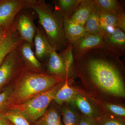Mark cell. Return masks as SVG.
Instances as JSON below:
<instances>
[{
	"instance_id": "obj_12",
	"label": "cell",
	"mask_w": 125,
	"mask_h": 125,
	"mask_svg": "<svg viewBox=\"0 0 125 125\" xmlns=\"http://www.w3.org/2000/svg\"><path fill=\"white\" fill-rule=\"evenodd\" d=\"M48 57L47 64L48 74L63 78L66 76L69 77L70 73L64 61L55 48L52 50Z\"/></svg>"
},
{
	"instance_id": "obj_14",
	"label": "cell",
	"mask_w": 125,
	"mask_h": 125,
	"mask_svg": "<svg viewBox=\"0 0 125 125\" xmlns=\"http://www.w3.org/2000/svg\"><path fill=\"white\" fill-rule=\"evenodd\" d=\"M33 45L35 49L34 54L38 60L48 56L54 48L49 43L45 33L37 28L34 38Z\"/></svg>"
},
{
	"instance_id": "obj_20",
	"label": "cell",
	"mask_w": 125,
	"mask_h": 125,
	"mask_svg": "<svg viewBox=\"0 0 125 125\" xmlns=\"http://www.w3.org/2000/svg\"><path fill=\"white\" fill-rule=\"evenodd\" d=\"M94 7L99 12H107L117 15L125 12L122 5L116 0H94Z\"/></svg>"
},
{
	"instance_id": "obj_31",
	"label": "cell",
	"mask_w": 125,
	"mask_h": 125,
	"mask_svg": "<svg viewBox=\"0 0 125 125\" xmlns=\"http://www.w3.org/2000/svg\"><path fill=\"white\" fill-rule=\"evenodd\" d=\"M10 29H7L4 27H0V42L3 40Z\"/></svg>"
},
{
	"instance_id": "obj_26",
	"label": "cell",
	"mask_w": 125,
	"mask_h": 125,
	"mask_svg": "<svg viewBox=\"0 0 125 125\" xmlns=\"http://www.w3.org/2000/svg\"><path fill=\"white\" fill-rule=\"evenodd\" d=\"M4 115L13 125H31L27 118L18 111L8 110Z\"/></svg>"
},
{
	"instance_id": "obj_16",
	"label": "cell",
	"mask_w": 125,
	"mask_h": 125,
	"mask_svg": "<svg viewBox=\"0 0 125 125\" xmlns=\"http://www.w3.org/2000/svg\"><path fill=\"white\" fill-rule=\"evenodd\" d=\"M94 7V0H81L76 10L69 18L70 19L77 24L84 27Z\"/></svg>"
},
{
	"instance_id": "obj_24",
	"label": "cell",
	"mask_w": 125,
	"mask_h": 125,
	"mask_svg": "<svg viewBox=\"0 0 125 125\" xmlns=\"http://www.w3.org/2000/svg\"><path fill=\"white\" fill-rule=\"evenodd\" d=\"M84 27L88 34L103 35L100 27L98 11L94 6L86 21Z\"/></svg>"
},
{
	"instance_id": "obj_32",
	"label": "cell",
	"mask_w": 125,
	"mask_h": 125,
	"mask_svg": "<svg viewBox=\"0 0 125 125\" xmlns=\"http://www.w3.org/2000/svg\"></svg>"
},
{
	"instance_id": "obj_2",
	"label": "cell",
	"mask_w": 125,
	"mask_h": 125,
	"mask_svg": "<svg viewBox=\"0 0 125 125\" xmlns=\"http://www.w3.org/2000/svg\"><path fill=\"white\" fill-rule=\"evenodd\" d=\"M65 78L44 73H36L24 68L16 78L14 87L7 103L10 106L20 105L51 88Z\"/></svg>"
},
{
	"instance_id": "obj_3",
	"label": "cell",
	"mask_w": 125,
	"mask_h": 125,
	"mask_svg": "<svg viewBox=\"0 0 125 125\" xmlns=\"http://www.w3.org/2000/svg\"><path fill=\"white\" fill-rule=\"evenodd\" d=\"M27 8L32 9L37 14L39 23L52 46L57 50L66 45L61 16L52 11L43 0H27Z\"/></svg>"
},
{
	"instance_id": "obj_21",
	"label": "cell",
	"mask_w": 125,
	"mask_h": 125,
	"mask_svg": "<svg viewBox=\"0 0 125 125\" xmlns=\"http://www.w3.org/2000/svg\"><path fill=\"white\" fill-rule=\"evenodd\" d=\"M81 0H58L56 1V12L64 18H70Z\"/></svg>"
},
{
	"instance_id": "obj_6",
	"label": "cell",
	"mask_w": 125,
	"mask_h": 125,
	"mask_svg": "<svg viewBox=\"0 0 125 125\" xmlns=\"http://www.w3.org/2000/svg\"><path fill=\"white\" fill-rule=\"evenodd\" d=\"M78 88V93L67 104L78 110L81 115L96 121L101 116V113L89 95L83 89Z\"/></svg>"
},
{
	"instance_id": "obj_29",
	"label": "cell",
	"mask_w": 125,
	"mask_h": 125,
	"mask_svg": "<svg viewBox=\"0 0 125 125\" xmlns=\"http://www.w3.org/2000/svg\"><path fill=\"white\" fill-rule=\"evenodd\" d=\"M79 125H96V121L81 114Z\"/></svg>"
},
{
	"instance_id": "obj_28",
	"label": "cell",
	"mask_w": 125,
	"mask_h": 125,
	"mask_svg": "<svg viewBox=\"0 0 125 125\" xmlns=\"http://www.w3.org/2000/svg\"><path fill=\"white\" fill-rule=\"evenodd\" d=\"M96 125H125V120L101 115L96 121Z\"/></svg>"
},
{
	"instance_id": "obj_22",
	"label": "cell",
	"mask_w": 125,
	"mask_h": 125,
	"mask_svg": "<svg viewBox=\"0 0 125 125\" xmlns=\"http://www.w3.org/2000/svg\"><path fill=\"white\" fill-rule=\"evenodd\" d=\"M31 125H64L60 115L54 107L47 109L42 116Z\"/></svg>"
},
{
	"instance_id": "obj_13",
	"label": "cell",
	"mask_w": 125,
	"mask_h": 125,
	"mask_svg": "<svg viewBox=\"0 0 125 125\" xmlns=\"http://www.w3.org/2000/svg\"><path fill=\"white\" fill-rule=\"evenodd\" d=\"M105 38V48L118 53L121 56L125 52V32L120 29H116Z\"/></svg>"
},
{
	"instance_id": "obj_27",
	"label": "cell",
	"mask_w": 125,
	"mask_h": 125,
	"mask_svg": "<svg viewBox=\"0 0 125 125\" xmlns=\"http://www.w3.org/2000/svg\"><path fill=\"white\" fill-rule=\"evenodd\" d=\"M12 89L10 87H7L0 91V114H4L7 111V103Z\"/></svg>"
},
{
	"instance_id": "obj_7",
	"label": "cell",
	"mask_w": 125,
	"mask_h": 125,
	"mask_svg": "<svg viewBox=\"0 0 125 125\" xmlns=\"http://www.w3.org/2000/svg\"><path fill=\"white\" fill-rule=\"evenodd\" d=\"M27 8V0H0V27L11 28L18 14Z\"/></svg>"
},
{
	"instance_id": "obj_19",
	"label": "cell",
	"mask_w": 125,
	"mask_h": 125,
	"mask_svg": "<svg viewBox=\"0 0 125 125\" xmlns=\"http://www.w3.org/2000/svg\"><path fill=\"white\" fill-rule=\"evenodd\" d=\"M78 92V87L70 86L69 76H66L64 83L56 94L54 100L58 105L69 103Z\"/></svg>"
},
{
	"instance_id": "obj_15",
	"label": "cell",
	"mask_w": 125,
	"mask_h": 125,
	"mask_svg": "<svg viewBox=\"0 0 125 125\" xmlns=\"http://www.w3.org/2000/svg\"><path fill=\"white\" fill-rule=\"evenodd\" d=\"M63 19L65 36L69 42L73 44L88 34L84 27L72 22L69 18Z\"/></svg>"
},
{
	"instance_id": "obj_9",
	"label": "cell",
	"mask_w": 125,
	"mask_h": 125,
	"mask_svg": "<svg viewBox=\"0 0 125 125\" xmlns=\"http://www.w3.org/2000/svg\"><path fill=\"white\" fill-rule=\"evenodd\" d=\"M105 48V38L101 34H87L78 42L73 44L74 58L79 56L91 49Z\"/></svg>"
},
{
	"instance_id": "obj_30",
	"label": "cell",
	"mask_w": 125,
	"mask_h": 125,
	"mask_svg": "<svg viewBox=\"0 0 125 125\" xmlns=\"http://www.w3.org/2000/svg\"><path fill=\"white\" fill-rule=\"evenodd\" d=\"M0 125H12L5 116L4 114H0Z\"/></svg>"
},
{
	"instance_id": "obj_8",
	"label": "cell",
	"mask_w": 125,
	"mask_h": 125,
	"mask_svg": "<svg viewBox=\"0 0 125 125\" xmlns=\"http://www.w3.org/2000/svg\"><path fill=\"white\" fill-rule=\"evenodd\" d=\"M15 21H14L11 28L12 31H18L21 39L23 42L29 43L33 47V39L37 28L33 20L28 14L24 13L19 14Z\"/></svg>"
},
{
	"instance_id": "obj_11",
	"label": "cell",
	"mask_w": 125,
	"mask_h": 125,
	"mask_svg": "<svg viewBox=\"0 0 125 125\" xmlns=\"http://www.w3.org/2000/svg\"><path fill=\"white\" fill-rule=\"evenodd\" d=\"M90 96L97 106L101 115L125 120V108L124 105L120 104L99 101Z\"/></svg>"
},
{
	"instance_id": "obj_17",
	"label": "cell",
	"mask_w": 125,
	"mask_h": 125,
	"mask_svg": "<svg viewBox=\"0 0 125 125\" xmlns=\"http://www.w3.org/2000/svg\"><path fill=\"white\" fill-rule=\"evenodd\" d=\"M22 42L16 32L9 30L0 42V65L7 54L17 47Z\"/></svg>"
},
{
	"instance_id": "obj_4",
	"label": "cell",
	"mask_w": 125,
	"mask_h": 125,
	"mask_svg": "<svg viewBox=\"0 0 125 125\" xmlns=\"http://www.w3.org/2000/svg\"><path fill=\"white\" fill-rule=\"evenodd\" d=\"M65 80L23 103L10 106L7 108V111H18L32 125L46 111L49 104L54 100L56 94L63 85Z\"/></svg>"
},
{
	"instance_id": "obj_25",
	"label": "cell",
	"mask_w": 125,
	"mask_h": 125,
	"mask_svg": "<svg viewBox=\"0 0 125 125\" xmlns=\"http://www.w3.org/2000/svg\"><path fill=\"white\" fill-rule=\"evenodd\" d=\"M59 55L64 61L66 69L69 72L70 74L72 71L74 72V58L73 52V44L69 42V44L65 49Z\"/></svg>"
},
{
	"instance_id": "obj_1",
	"label": "cell",
	"mask_w": 125,
	"mask_h": 125,
	"mask_svg": "<svg viewBox=\"0 0 125 125\" xmlns=\"http://www.w3.org/2000/svg\"><path fill=\"white\" fill-rule=\"evenodd\" d=\"M121 56L109 49L98 48L74 58V73L90 96L122 104L125 98V68Z\"/></svg>"
},
{
	"instance_id": "obj_18",
	"label": "cell",
	"mask_w": 125,
	"mask_h": 125,
	"mask_svg": "<svg viewBox=\"0 0 125 125\" xmlns=\"http://www.w3.org/2000/svg\"><path fill=\"white\" fill-rule=\"evenodd\" d=\"M98 12L100 27L104 37L110 35L116 29L119 28L117 16L107 12Z\"/></svg>"
},
{
	"instance_id": "obj_23",
	"label": "cell",
	"mask_w": 125,
	"mask_h": 125,
	"mask_svg": "<svg viewBox=\"0 0 125 125\" xmlns=\"http://www.w3.org/2000/svg\"><path fill=\"white\" fill-rule=\"evenodd\" d=\"M65 104L62 109L63 125H79L81 114L69 104Z\"/></svg>"
},
{
	"instance_id": "obj_10",
	"label": "cell",
	"mask_w": 125,
	"mask_h": 125,
	"mask_svg": "<svg viewBox=\"0 0 125 125\" xmlns=\"http://www.w3.org/2000/svg\"><path fill=\"white\" fill-rule=\"evenodd\" d=\"M21 58L25 69L36 73L42 72V65L29 43L23 41L18 46Z\"/></svg>"
},
{
	"instance_id": "obj_5",
	"label": "cell",
	"mask_w": 125,
	"mask_h": 125,
	"mask_svg": "<svg viewBox=\"0 0 125 125\" xmlns=\"http://www.w3.org/2000/svg\"><path fill=\"white\" fill-rule=\"evenodd\" d=\"M24 68L18 47L7 54L0 65V91Z\"/></svg>"
}]
</instances>
